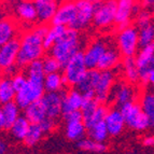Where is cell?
<instances>
[{"label": "cell", "instance_id": "cell-24", "mask_svg": "<svg viewBox=\"0 0 154 154\" xmlns=\"http://www.w3.org/2000/svg\"><path fill=\"white\" fill-rule=\"evenodd\" d=\"M17 36V24L11 17H5L0 22V46L15 39Z\"/></svg>", "mask_w": 154, "mask_h": 154}, {"label": "cell", "instance_id": "cell-26", "mask_svg": "<svg viewBox=\"0 0 154 154\" xmlns=\"http://www.w3.org/2000/svg\"><path fill=\"white\" fill-rule=\"evenodd\" d=\"M139 105L149 119L150 127H154V90H146L139 97Z\"/></svg>", "mask_w": 154, "mask_h": 154}, {"label": "cell", "instance_id": "cell-20", "mask_svg": "<svg viewBox=\"0 0 154 154\" xmlns=\"http://www.w3.org/2000/svg\"><path fill=\"white\" fill-rule=\"evenodd\" d=\"M59 3L60 2L55 1V0H37V1H35L38 21L40 23L52 22L53 17L56 14Z\"/></svg>", "mask_w": 154, "mask_h": 154}, {"label": "cell", "instance_id": "cell-16", "mask_svg": "<svg viewBox=\"0 0 154 154\" xmlns=\"http://www.w3.org/2000/svg\"><path fill=\"white\" fill-rule=\"evenodd\" d=\"M46 110V116L49 119L56 121L62 116L63 108V92L62 93H45L42 97Z\"/></svg>", "mask_w": 154, "mask_h": 154}, {"label": "cell", "instance_id": "cell-6", "mask_svg": "<svg viewBox=\"0 0 154 154\" xmlns=\"http://www.w3.org/2000/svg\"><path fill=\"white\" fill-rule=\"evenodd\" d=\"M44 94H45V90H44L43 83L28 81L25 88L16 92L14 103L18 106V108L21 110H25L32 103L42 99Z\"/></svg>", "mask_w": 154, "mask_h": 154}, {"label": "cell", "instance_id": "cell-50", "mask_svg": "<svg viewBox=\"0 0 154 154\" xmlns=\"http://www.w3.org/2000/svg\"><path fill=\"white\" fill-rule=\"evenodd\" d=\"M1 72H2V71H1V69H0V75H1Z\"/></svg>", "mask_w": 154, "mask_h": 154}, {"label": "cell", "instance_id": "cell-47", "mask_svg": "<svg viewBox=\"0 0 154 154\" xmlns=\"http://www.w3.org/2000/svg\"><path fill=\"white\" fill-rule=\"evenodd\" d=\"M146 84L150 85V88H152V90H154V70L151 72L149 75V77H148V80H146Z\"/></svg>", "mask_w": 154, "mask_h": 154}, {"label": "cell", "instance_id": "cell-35", "mask_svg": "<svg viewBox=\"0 0 154 154\" xmlns=\"http://www.w3.org/2000/svg\"><path fill=\"white\" fill-rule=\"evenodd\" d=\"M83 99H84V98H83ZM99 105L100 103L96 100V98L95 99H84L82 108H81L84 125L90 122V120L93 118L94 113L96 112V110H97V108L99 107Z\"/></svg>", "mask_w": 154, "mask_h": 154}, {"label": "cell", "instance_id": "cell-25", "mask_svg": "<svg viewBox=\"0 0 154 154\" xmlns=\"http://www.w3.org/2000/svg\"><path fill=\"white\" fill-rule=\"evenodd\" d=\"M43 84L45 93H62L65 86H68L67 80L60 72L46 75Z\"/></svg>", "mask_w": 154, "mask_h": 154}, {"label": "cell", "instance_id": "cell-30", "mask_svg": "<svg viewBox=\"0 0 154 154\" xmlns=\"http://www.w3.org/2000/svg\"><path fill=\"white\" fill-rule=\"evenodd\" d=\"M25 75L28 81L37 83H43L45 79V71H44L43 64L41 60H35L25 68Z\"/></svg>", "mask_w": 154, "mask_h": 154}, {"label": "cell", "instance_id": "cell-10", "mask_svg": "<svg viewBox=\"0 0 154 154\" xmlns=\"http://www.w3.org/2000/svg\"><path fill=\"white\" fill-rule=\"evenodd\" d=\"M135 60L140 75V82L146 85L148 77L154 70V44L141 48L135 56Z\"/></svg>", "mask_w": 154, "mask_h": 154}, {"label": "cell", "instance_id": "cell-45", "mask_svg": "<svg viewBox=\"0 0 154 154\" xmlns=\"http://www.w3.org/2000/svg\"><path fill=\"white\" fill-rule=\"evenodd\" d=\"M142 144L144 146H149V148L154 146V135H149V136L144 137L142 139Z\"/></svg>", "mask_w": 154, "mask_h": 154}, {"label": "cell", "instance_id": "cell-12", "mask_svg": "<svg viewBox=\"0 0 154 154\" xmlns=\"http://www.w3.org/2000/svg\"><path fill=\"white\" fill-rule=\"evenodd\" d=\"M108 45V42L103 41V39H98L92 41L85 48L83 51V56H84V62L88 69H97L98 63Z\"/></svg>", "mask_w": 154, "mask_h": 154}, {"label": "cell", "instance_id": "cell-52", "mask_svg": "<svg viewBox=\"0 0 154 154\" xmlns=\"http://www.w3.org/2000/svg\"><path fill=\"white\" fill-rule=\"evenodd\" d=\"M0 105H1V103H0ZM0 108H1V106H0Z\"/></svg>", "mask_w": 154, "mask_h": 154}, {"label": "cell", "instance_id": "cell-2", "mask_svg": "<svg viewBox=\"0 0 154 154\" xmlns=\"http://www.w3.org/2000/svg\"><path fill=\"white\" fill-rule=\"evenodd\" d=\"M82 38L79 31L67 28L64 36L52 46L50 55L56 58L64 68L72 57L81 52Z\"/></svg>", "mask_w": 154, "mask_h": 154}, {"label": "cell", "instance_id": "cell-29", "mask_svg": "<svg viewBox=\"0 0 154 154\" xmlns=\"http://www.w3.org/2000/svg\"><path fill=\"white\" fill-rule=\"evenodd\" d=\"M16 92L13 88L12 80L9 77L0 78V103L5 105L8 103H12L15 99Z\"/></svg>", "mask_w": 154, "mask_h": 154}, {"label": "cell", "instance_id": "cell-7", "mask_svg": "<svg viewBox=\"0 0 154 154\" xmlns=\"http://www.w3.org/2000/svg\"><path fill=\"white\" fill-rule=\"evenodd\" d=\"M64 69V77L67 80V84L69 86H75L81 82V80L88 71V67L85 65L83 52H79L77 55L72 57L69 62L67 63Z\"/></svg>", "mask_w": 154, "mask_h": 154}, {"label": "cell", "instance_id": "cell-34", "mask_svg": "<svg viewBox=\"0 0 154 154\" xmlns=\"http://www.w3.org/2000/svg\"><path fill=\"white\" fill-rule=\"evenodd\" d=\"M88 135L94 141L100 142V143H103L108 139V137L110 136L105 122H100V123L96 124V125L92 126L91 128H88Z\"/></svg>", "mask_w": 154, "mask_h": 154}, {"label": "cell", "instance_id": "cell-31", "mask_svg": "<svg viewBox=\"0 0 154 154\" xmlns=\"http://www.w3.org/2000/svg\"><path fill=\"white\" fill-rule=\"evenodd\" d=\"M29 127H30V123L28 122V120L24 116H21L13 123V125L11 126V128L9 131L14 139L24 141V139L29 131Z\"/></svg>", "mask_w": 154, "mask_h": 154}, {"label": "cell", "instance_id": "cell-42", "mask_svg": "<svg viewBox=\"0 0 154 154\" xmlns=\"http://www.w3.org/2000/svg\"><path fill=\"white\" fill-rule=\"evenodd\" d=\"M11 80H12L13 88H14L15 92H18L23 88H25L27 82H28V79L25 75V73H20V72H17L14 77L11 78Z\"/></svg>", "mask_w": 154, "mask_h": 154}, {"label": "cell", "instance_id": "cell-27", "mask_svg": "<svg viewBox=\"0 0 154 154\" xmlns=\"http://www.w3.org/2000/svg\"><path fill=\"white\" fill-rule=\"evenodd\" d=\"M99 70L88 69L86 71V73H85V75L83 77V79L81 80V82L77 85L75 88H78L82 94L88 92H95L96 85H97L98 80H99Z\"/></svg>", "mask_w": 154, "mask_h": 154}, {"label": "cell", "instance_id": "cell-39", "mask_svg": "<svg viewBox=\"0 0 154 154\" xmlns=\"http://www.w3.org/2000/svg\"><path fill=\"white\" fill-rule=\"evenodd\" d=\"M42 64H43L45 75H51V73H57L63 69V66L56 58L52 55H46L42 58Z\"/></svg>", "mask_w": 154, "mask_h": 154}, {"label": "cell", "instance_id": "cell-3", "mask_svg": "<svg viewBox=\"0 0 154 154\" xmlns=\"http://www.w3.org/2000/svg\"><path fill=\"white\" fill-rule=\"evenodd\" d=\"M116 46L124 57H135L139 51V30L135 26L118 31Z\"/></svg>", "mask_w": 154, "mask_h": 154}, {"label": "cell", "instance_id": "cell-19", "mask_svg": "<svg viewBox=\"0 0 154 154\" xmlns=\"http://www.w3.org/2000/svg\"><path fill=\"white\" fill-rule=\"evenodd\" d=\"M105 123L110 136H119L125 128V121L123 114L119 108H109L108 114L105 119Z\"/></svg>", "mask_w": 154, "mask_h": 154}, {"label": "cell", "instance_id": "cell-53", "mask_svg": "<svg viewBox=\"0 0 154 154\" xmlns=\"http://www.w3.org/2000/svg\"><path fill=\"white\" fill-rule=\"evenodd\" d=\"M153 44H154V43H153Z\"/></svg>", "mask_w": 154, "mask_h": 154}, {"label": "cell", "instance_id": "cell-15", "mask_svg": "<svg viewBox=\"0 0 154 154\" xmlns=\"http://www.w3.org/2000/svg\"><path fill=\"white\" fill-rule=\"evenodd\" d=\"M77 15V5L75 1L60 2L56 11V14L52 20V25L64 26L69 28V26L75 21Z\"/></svg>", "mask_w": 154, "mask_h": 154}, {"label": "cell", "instance_id": "cell-8", "mask_svg": "<svg viewBox=\"0 0 154 154\" xmlns=\"http://www.w3.org/2000/svg\"><path fill=\"white\" fill-rule=\"evenodd\" d=\"M75 5H77V15H75V21L69 26V28L80 31L88 27V25L93 23L96 1L80 0V1H75Z\"/></svg>", "mask_w": 154, "mask_h": 154}, {"label": "cell", "instance_id": "cell-14", "mask_svg": "<svg viewBox=\"0 0 154 154\" xmlns=\"http://www.w3.org/2000/svg\"><path fill=\"white\" fill-rule=\"evenodd\" d=\"M20 39L15 38L8 43L0 46V69L1 71L16 66L18 53H20Z\"/></svg>", "mask_w": 154, "mask_h": 154}, {"label": "cell", "instance_id": "cell-22", "mask_svg": "<svg viewBox=\"0 0 154 154\" xmlns=\"http://www.w3.org/2000/svg\"><path fill=\"white\" fill-rule=\"evenodd\" d=\"M24 116L28 120L30 124H37V125L45 120L48 116H46V110L42 99L35 101L30 106H28L24 110Z\"/></svg>", "mask_w": 154, "mask_h": 154}, {"label": "cell", "instance_id": "cell-51", "mask_svg": "<svg viewBox=\"0 0 154 154\" xmlns=\"http://www.w3.org/2000/svg\"><path fill=\"white\" fill-rule=\"evenodd\" d=\"M127 154H135V153H127Z\"/></svg>", "mask_w": 154, "mask_h": 154}, {"label": "cell", "instance_id": "cell-43", "mask_svg": "<svg viewBox=\"0 0 154 154\" xmlns=\"http://www.w3.org/2000/svg\"><path fill=\"white\" fill-rule=\"evenodd\" d=\"M39 126H40V128L42 129V131H43L44 134H49V133H51V131H53V129L55 128L56 121L52 120V119L46 118L45 120H43L41 123L39 124Z\"/></svg>", "mask_w": 154, "mask_h": 154}, {"label": "cell", "instance_id": "cell-13", "mask_svg": "<svg viewBox=\"0 0 154 154\" xmlns=\"http://www.w3.org/2000/svg\"><path fill=\"white\" fill-rule=\"evenodd\" d=\"M114 84H116V72L100 71L99 80L95 88V97L98 103H106L108 101Z\"/></svg>", "mask_w": 154, "mask_h": 154}, {"label": "cell", "instance_id": "cell-49", "mask_svg": "<svg viewBox=\"0 0 154 154\" xmlns=\"http://www.w3.org/2000/svg\"><path fill=\"white\" fill-rule=\"evenodd\" d=\"M5 12H3V10L1 8H0V22L2 21L3 18H5Z\"/></svg>", "mask_w": 154, "mask_h": 154}, {"label": "cell", "instance_id": "cell-36", "mask_svg": "<svg viewBox=\"0 0 154 154\" xmlns=\"http://www.w3.org/2000/svg\"><path fill=\"white\" fill-rule=\"evenodd\" d=\"M43 135L44 133L40 128V126L37 125V124H30L28 133H27L25 139H24V143L27 146H33L41 140Z\"/></svg>", "mask_w": 154, "mask_h": 154}, {"label": "cell", "instance_id": "cell-40", "mask_svg": "<svg viewBox=\"0 0 154 154\" xmlns=\"http://www.w3.org/2000/svg\"><path fill=\"white\" fill-rule=\"evenodd\" d=\"M108 111H109L108 106L106 105V103H100L99 107L96 110V112L94 113L93 118L90 120V122L88 124H85L86 129L91 128L92 126L96 125V124L100 123V122H105V119L107 116V114H108Z\"/></svg>", "mask_w": 154, "mask_h": 154}, {"label": "cell", "instance_id": "cell-38", "mask_svg": "<svg viewBox=\"0 0 154 154\" xmlns=\"http://www.w3.org/2000/svg\"><path fill=\"white\" fill-rule=\"evenodd\" d=\"M78 146L83 151H92L97 153H103L107 150V146L105 143L94 141L91 138H84L81 141L78 142Z\"/></svg>", "mask_w": 154, "mask_h": 154}, {"label": "cell", "instance_id": "cell-23", "mask_svg": "<svg viewBox=\"0 0 154 154\" xmlns=\"http://www.w3.org/2000/svg\"><path fill=\"white\" fill-rule=\"evenodd\" d=\"M122 72L124 79L127 83L134 85L137 82H140V75H139L138 67L136 65L135 57H124L122 60Z\"/></svg>", "mask_w": 154, "mask_h": 154}, {"label": "cell", "instance_id": "cell-11", "mask_svg": "<svg viewBox=\"0 0 154 154\" xmlns=\"http://www.w3.org/2000/svg\"><path fill=\"white\" fill-rule=\"evenodd\" d=\"M110 98L116 106V108L120 109L127 103L136 101L137 91L134 88V85L129 84L126 81L118 82L113 86Z\"/></svg>", "mask_w": 154, "mask_h": 154}, {"label": "cell", "instance_id": "cell-18", "mask_svg": "<svg viewBox=\"0 0 154 154\" xmlns=\"http://www.w3.org/2000/svg\"><path fill=\"white\" fill-rule=\"evenodd\" d=\"M83 95L78 88H71L63 93L62 116L72 111L81 110L83 106Z\"/></svg>", "mask_w": 154, "mask_h": 154}, {"label": "cell", "instance_id": "cell-28", "mask_svg": "<svg viewBox=\"0 0 154 154\" xmlns=\"http://www.w3.org/2000/svg\"><path fill=\"white\" fill-rule=\"evenodd\" d=\"M86 133H88V129L83 121L67 122L65 126V135L67 139H69L71 141H81L82 139H84Z\"/></svg>", "mask_w": 154, "mask_h": 154}, {"label": "cell", "instance_id": "cell-9", "mask_svg": "<svg viewBox=\"0 0 154 154\" xmlns=\"http://www.w3.org/2000/svg\"><path fill=\"white\" fill-rule=\"evenodd\" d=\"M140 10H141L140 5L131 0L118 1L116 12V25L118 27V31L131 26V17L136 16Z\"/></svg>", "mask_w": 154, "mask_h": 154}, {"label": "cell", "instance_id": "cell-33", "mask_svg": "<svg viewBox=\"0 0 154 154\" xmlns=\"http://www.w3.org/2000/svg\"><path fill=\"white\" fill-rule=\"evenodd\" d=\"M1 111H2L3 116H5V122H7V128L10 129L13 123L21 116V109L18 108V106L16 105L14 101L12 103H8L5 105L1 106Z\"/></svg>", "mask_w": 154, "mask_h": 154}, {"label": "cell", "instance_id": "cell-44", "mask_svg": "<svg viewBox=\"0 0 154 154\" xmlns=\"http://www.w3.org/2000/svg\"><path fill=\"white\" fill-rule=\"evenodd\" d=\"M64 121L66 122H77V121H83V116H82V112L81 110L78 111H72V112L67 113L63 116Z\"/></svg>", "mask_w": 154, "mask_h": 154}, {"label": "cell", "instance_id": "cell-41", "mask_svg": "<svg viewBox=\"0 0 154 154\" xmlns=\"http://www.w3.org/2000/svg\"><path fill=\"white\" fill-rule=\"evenodd\" d=\"M152 23V16L151 12L146 9H141L139 13L136 15V24L139 28H142L144 26L149 25Z\"/></svg>", "mask_w": 154, "mask_h": 154}, {"label": "cell", "instance_id": "cell-1", "mask_svg": "<svg viewBox=\"0 0 154 154\" xmlns=\"http://www.w3.org/2000/svg\"><path fill=\"white\" fill-rule=\"evenodd\" d=\"M49 30L45 24L33 27L27 30L20 38V53H18L16 66L18 69H25L29 64L35 60H41L44 57L46 50L44 49L43 40Z\"/></svg>", "mask_w": 154, "mask_h": 154}, {"label": "cell", "instance_id": "cell-32", "mask_svg": "<svg viewBox=\"0 0 154 154\" xmlns=\"http://www.w3.org/2000/svg\"><path fill=\"white\" fill-rule=\"evenodd\" d=\"M67 27L64 26H57V25H52L49 27V30L46 33L45 38L43 40V45L45 50H51V48L58 41L59 39L64 36V33L66 32Z\"/></svg>", "mask_w": 154, "mask_h": 154}, {"label": "cell", "instance_id": "cell-46", "mask_svg": "<svg viewBox=\"0 0 154 154\" xmlns=\"http://www.w3.org/2000/svg\"><path fill=\"white\" fill-rule=\"evenodd\" d=\"M5 129H8L7 128V122H5V119L2 111L0 109V131H5Z\"/></svg>", "mask_w": 154, "mask_h": 154}, {"label": "cell", "instance_id": "cell-21", "mask_svg": "<svg viewBox=\"0 0 154 154\" xmlns=\"http://www.w3.org/2000/svg\"><path fill=\"white\" fill-rule=\"evenodd\" d=\"M15 15L23 23H35L38 21L37 10L35 2L31 1H21L15 5Z\"/></svg>", "mask_w": 154, "mask_h": 154}, {"label": "cell", "instance_id": "cell-37", "mask_svg": "<svg viewBox=\"0 0 154 154\" xmlns=\"http://www.w3.org/2000/svg\"><path fill=\"white\" fill-rule=\"evenodd\" d=\"M154 43V23L139 28V44L141 48Z\"/></svg>", "mask_w": 154, "mask_h": 154}, {"label": "cell", "instance_id": "cell-17", "mask_svg": "<svg viewBox=\"0 0 154 154\" xmlns=\"http://www.w3.org/2000/svg\"><path fill=\"white\" fill-rule=\"evenodd\" d=\"M122 55L116 45L109 44L106 52L100 58L97 65V70L99 71H113L122 63Z\"/></svg>", "mask_w": 154, "mask_h": 154}, {"label": "cell", "instance_id": "cell-4", "mask_svg": "<svg viewBox=\"0 0 154 154\" xmlns=\"http://www.w3.org/2000/svg\"><path fill=\"white\" fill-rule=\"evenodd\" d=\"M120 110L123 114L125 125L128 128L136 131H143L150 127L149 119L146 118L139 103L137 101L123 106L120 108Z\"/></svg>", "mask_w": 154, "mask_h": 154}, {"label": "cell", "instance_id": "cell-5", "mask_svg": "<svg viewBox=\"0 0 154 154\" xmlns=\"http://www.w3.org/2000/svg\"><path fill=\"white\" fill-rule=\"evenodd\" d=\"M118 1H96L93 24L99 29L110 28L116 24V12Z\"/></svg>", "mask_w": 154, "mask_h": 154}, {"label": "cell", "instance_id": "cell-48", "mask_svg": "<svg viewBox=\"0 0 154 154\" xmlns=\"http://www.w3.org/2000/svg\"><path fill=\"white\" fill-rule=\"evenodd\" d=\"M7 151V144L3 140L0 139V154H5Z\"/></svg>", "mask_w": 154, "mask_h": 154}]
</instances>
